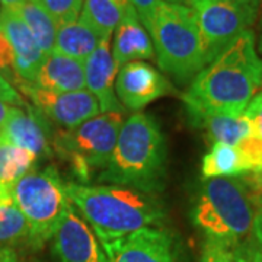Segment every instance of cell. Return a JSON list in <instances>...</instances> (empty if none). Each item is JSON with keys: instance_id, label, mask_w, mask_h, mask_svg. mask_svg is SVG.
Segmentation results:
<instances>
[{"instance_id": "cell-29", "label": "cell", "mask_w": 262, "mask_h": 262, "mask_svg": "<svg viewBox=\"0 0 262 262\" xmlns=\"http://www.w3.org/2000/svg\"><path fill=\"white\" fill-rule=\"evenodd\" d=\"M244 115L251 122L253 136L262 139V92H258L251 99Z\"/></svg>"}, {"instance_id": "cell-2", "label": "cell", "mask_w": 262, "mask_h": 262, "mask_svg": "<svg viewBox=\"0 0 262 262\" xmlns=\"http://www.w3.org/2000/svg\"><path fill=\"white\" fill-rule=\"evenodd\" d=\"M66 188L73 207L101 244L158 227L165 215L153 196L134 188L84 184H66Z\"/></svg>"}, {"instance_id": "cell-13", "label": "cell", "mask_w": 262, "mask_h": 262, "mask_svg": "<svg viewBox=\"0 0 262 262\" xmlns=\"http://www.w3.org/2000/svg\"><path fill=\"white\" fill-rule=\"evenodd\" d=\"M83 69L86 88L96 98L101 113H124L114 89L120 69L114 61L111 37L102 38L94 53L84 60Z\"/></svg>"}, {"instance_id": "cell-22", "label": "cell", "mask_w": 262, "mask_h": 262, "mask_svg": "<svg viewBox=\"0 0 262 262\" xmlns=\"http://www.w3.org/2000/svg\"><path fill=\"white\" fill-rule=\"evenodd\" d=\"M16 12L20 19L25 22L29 31L35 38L37 44L41 48V51L48 56L54 51L56 44V35L58 25L56 20L48 15L44 8L37 3L35 0H27L24 5H20Z\"/></svg>"}, {"instance_id": "cell-41", "label": "cell", "mask_w": 262, "mask_h": 262, "mask_svg": "<svg viewBox=\"0 0 262 262\" xmlns=\"http://www.w3.org/2000/svg\"><path fill=\"white\" fill-rule=\"evenodd\" d=\"M258 173H259V178H261V181H262V170L261 172H258Z\"/></svg>"}, {"instance_id": "cell-39", "label": "cell", "mask_w": 262, "mask_h": 262, "mask_svg": "<svg viewBox=\"0 0 262 262\" xmlns=\"http://www.w3.org/2000/svg\"><path fill=\"white\" fill-rule=\"evenodd\" d=\"M255 207H256V211H259V213H262V196L256 201V204H255Z\"/></svg>"}, {"instance_id": "cell-16", "label": "cell", "mask_w": 262, "mask_h": 262, "mask_svg": "<svg viewBox=\"0 0 262 262\" xmlns=\"http://www.w3.org/2000/svg\"><path fill=\"white\" fill-rule=\"evenodd\" d=\"M113 57L118 69L131 61L155 57L153 42L136 12L125 16L115 28Z\"/></svg>"}, {"instance_id": "cell-17", "label": "cell", "mask_w": 262, "mask_h": 262, "mask_svg": "<svg viewBox=\"0 0 262 262\" xmlns=\"http://www.w3.org/2000/svg\"><path fill=\"white\" fill-rule=\"evenodd\" d=\"M34 84L51 92H75L86 88L83 61L58 53L46 57Z\"/></svg>"}, {"instance_id": "cell-28", "label": "cell", "mask_w": 262, "mask_h": 262, "mask_svg": "<svg viewBox=\"0 0 262 262\" xmlns=\"http://www.w3.org/2000/svg\"><path fill=\"white\" fill-rule=\"evenodd\" d=\"M200 262H234L232 248L211 239H204Z\"/></svg>"}, {"instance_id": "cell-14", "label": "cell", "mask_w": 262, "mask_h": 262, "mask_svg": "<svg viewBox=\"0 0 262 262\" xmlns=\"http://www.w3.org/2000/svg\"><path fill=\"white\" fill-rule=\"evenodd\" d=\"M0 29L5 32L13 48L15 58L12 69L16 73V77L24 82L34 83L47 56L41 51L32 32L16 12L5 8L2 9Z\"/></svg>"}, {"instance_id": "cell-6", "label": "cell", "mask_w": 262, "mask_h": 262, "mask_svg": "<svg viewBox=\"0 0 262 262\" xmlns=\"http://www.w3.org/2000/svg\"><path fill=\"white\" fill-rule=\"evenodd\" d=\"M122 124L124 113H101L75 128L57 131L53 147L76 177L88 182L106 168Z\"/></svg>"}, {"instance_id": "cell-10", "label": "cell", "mask_w": 262, "mask_h": 262, "mask_svg": "<svg viewBox=\"0 0 262 262\" xmlns=\"http://www.w3.org/2000/svg\"><path fill=\"white\" fill-rule=\"evenodd\" d=\"M51 241L60 262H108L98 236L73 204L57 225Z\"/></svg>"}, {"instance_id": "cell-15", "label": "cell", "mask_w": 262, "mask_h": 262, "mask_svg": "<svg viewBox=\"0 0 262 262\" xmlns=\"http://www.w3.org/2000/svg\"><path fill=\"white\" fill-rule=\"evenodd\" d=\"M0 144L27 149L37 158L48 156L51 153V146L44 115L39 111H24L12 106L9 118L0 128Z\"/></svg>"}, {"instance_id": "cell-40", "label": "cell", "mask_w": 262, "mask_h": 262, "mask_svg": "<svg viewBox=\"0 0 262 262\" xmlns=\"http://www.w3.org/2000/svg\"><path fill=\"white\" fill-rule=\"evenodd\" d=\"M165 2H170V3H181V2H185V3H187L188 0H165Z\"/></svg>"}, {"instance_id": "cell-19", "label": "cell", "mask_w": 262, "mask_h": 262, "mask_svg": "<svg viewBox=\"0 0 262 262\" xmlns=\"http://www.w3.org/2000/svg\"><path fill=\"white\" fill-rule=\"evenodd\" d=\"M105 38L82 18L58 25L54 53L83 61L95 51Z\"/></svg>"}, {"instance_id": "cell-33", "label": "cell", "mask_w": 262, "mask_h": 262, "mask_svg": "<svg viewBox=\"0 0 262 262\" xmlns=\"http://www.w3.org/2000/svg\"><path fill=\"white\" fill-rule=\"evenodd\" d=\"M229 2H232L234 5L249 10V12H252L253 15H256V16H258L259 9H261L262 6V0H229Z\"/></svg>"}, {"instance_id": "cell-21", "label": "cell", "mask_w": 262, "mask_h": 262, "mask_svg": "<svg viewBox=\"0 0 262 262\" xmlns=\"http://www.w3.org/2000/svg\"><path fill=\"white\" fill-rule=\"evenodd\" d=\"M37 159L29 150L12 144H0V200L12 198L13 185L31 172Z\"/></svg>"}, {"instance_id": "cell-26", "label": "cell", "mask_w": 262, "mask_h": 262, "mask_svg": "<svg viewBox=\"0 0 262 262\" xmlns=\"http://www.w3.org/2000/svg\"><path fill=\"white\" fill-rule=\"evenodd\" d=\"M241 158L244 162L246 173L262 170V139L256 136H249L241 141L237 146Z\"/></svg>"}, {"instance_id": "cell-38", "label": "cell", "mask_w": 262, "mask_h": 262, "mask_svg": "<svg viewBox=\"0 0 262 262\" xmlns=\"http://www.w3.org/2000/svg\"><path fill=\"white\" fill-rule=\"evenodd\" d=\"M258 51L262 54V18L259 24V41H258Z\"/></svg>"}, {"instance_id": "cell-11", "label": "cell", "mask_w": 262, "mask_h": 262, "mask_svg": "<svg viewBox=\"0 0 262 262\" xmlns=\"http://www.w3.org/2000/svg\"><path fill=\"white\" fill-rule=\"evenodd\" d=\"M108 262H178L172 236L159 227L102 242Z\"/></svg>"}, {"instance_id": "cell-37", "label": "cell", "mask_w": 262, "mask_h": 262, "mask_svg": "<svg viewBox=\"0 0 262 262\" xmlns=\"http://www.w3.org/2000/svg\"><path fill=\"white\" fill-rule=\"evenodd\" d=\"M27 0H0V3H2V6L5 8V9H10V10H16L20 6V5H24Z\"/></svg>"}, {"instance_id": "cell-20", "label": "cell", "mask_w": 262, "mask_h": 262, "mask_svg": "<svg viewBox=\"0 0 262 262\" xmlns=\"http://www.w3.org/2000/svg\"><path fill=\"white\" fill-rule=\"evenodd\" d=\"M134 12L130 0H84L80 18L103 37H111L122 19Z\"/></svg>"}, {"instance_id": "cell-9", "label": "cell", "mask_w": 262, "mask_h": 262, "mask_svg": "<svg viewBox=\"0 0 262 262\" xmlns=\"http://www.w3.org/2000/svg\"><path fill=\"white\" fill-rule=\"evenodd\" d=\"M18 84L20 91L35 103L39 113L67 130L75 128L101 114L99 103L88 89L75 92H51L20 79H18Z\"/></svg>"}, {"instance_id": "cell-36", "label": "cell", "mask_w": 262, "mask_h": 262, "mask_svg": "<svg viewBox=\"0 0 262 262\" xmlns=\"http://www.w3.org/2000/svg\"><path fill=\"white\" fill-rule=\"evenodd\" d=\"M10 110H12V106H9L8 103L0 101V128H2V125L6 122V120L9 118Z\"/></svg>"}, {"instance_id": "cell-25", "label": "cell", "mask_w": 262, "mask_h": 262, "mask_svg": "<svg viewBox=\"0 0 262 262\" xmlns=\"http://www.w3.org/2000/svg\"><path fill=\"white\" fill-rule=\"evenodd\" d=\"M51 18L56 20L57 25H63L79 18L82 12L84 0H35Z\"/></svg>"}, {"instance_id": "cell-24", "label": "cell", "mask_w": 262, "mask_h": 262, "mask_svg": "<svg viewBox=\"0 0 262 262\" xmlns=\"http://www.w3.org/2000/svg\"><path fill=\"white\" fill-rule=\"evenodd\" d=\"M31 227L12 198L0 200V248H13L18 242L29 244Z\"/></svg>"}, {"instance_id": "cell-4", "label": "cell", "mask_w": 262, "mask_h": 262, "mask_svg": "<svg viewBox=\"0 0 262 262\" xmlns=\"http://www.w3.org/2000/svg\"><path fill=\"white\" fill-rule=\"evenodd\" d=\"M255 204L239 177L210 178L201 187L194 207V225L211 239L233 249L252 234Z\"/></svg>"}, {"instance_id": "cell-7", "label": "cell", "mask_w": 262, "mask_h": 262, "mask_svg": "<svg viewBox=\"0 0 262 262\" xmlns=\"http://www.w3.org/2000/svg\"><path fill=\"white\" fill-rule=\"evenodd\" d=\"M12 200L28 220L29 245L34 248L51 239L57 225L72 207L66 184L56 166L24 175L12 188Z\"/></svg>"}, {"instance_id": "cell-3", "label": "cell", "mask_w": 262, "mask_h": 262, "mask_svg": "<svg viewBox=\"0 0 262 262\" xmlns=\"http://www.w3.org/2000/svg\"><path fill=\"white\" fill-rule=\"evenodd\" d=\"M166 158V139L158 121L149 114H133L122 124L111 159L98 181L153 194L163 184Z\"/></svg>"}, {"instance_id": "cell-30", "label": "cell", "mask_w": 262, "mask_h": 262, "mask_svg": "<svg viewBox=\"0 0 262 262\" xmlns=\"http://www.w3.org/2000/svg\"><path fill=\"white\" fill-rule=\"evenodd\" d=\"M162 2L163 0H130L131 6L136 10L137 16L143 24V27H147V24H149L153 13H155V10Z\"/></svg>"}, {"instance_id": "cell-27", "label": "cell", "mask_w": 262, "mask_h": 262, "mask_svg": "<svg viewBox=\"0 0 262 262\" xmlns=\"http://www.w3.org/2000/svg\"><path fill=\"white\" fill-rule=\"evenodd\" d=\"M232 251L234 262H262V248L253 234L236 245Z\"/></svg>"}, {"instance_id": "cell-8", "label": "cell", "mask_w": 262, "mask_h": 262, "mask_svg": "<svg viewBox=\"0 0 262 262\" xmlns=\"http://www.w3.org/2000/svg\"><path fill=\"white\" fill-rule=\"evenodd\" d=\"M194 10L207 64L256 20V15L229 0H188Z\"/></svg>"}, {"instance_id": "cell-18", "label": "cell", "mask_w": 262, "mask_h": 262, "mask_svg": "<svg viewBox=\"0 0 262 262\" xmlns=\"http://www.w3.org/2000/svg\"><path fill=\"white\" fill-rule=\"evenodd\" d=\"M195 127L204 128L210 141L223 143L229 146H237L241 141L253 136L249 120L244 114L226 115V114H210L200 111H188Z\"/></svg>"}, {"instance_id": "cell-5", "label": "cell", "mask_w": 262, "mask_h": 262, "mask_svg": "<svg viewBox=\"0 0 262 262\" xmlns=\"http://www.w3.org/2000/svg\"><path fill=\"white\" fill-rule=\"evenodd\" d=\"M146 29L153 39L160 69L185 83L207 66L194 10L182 3L162 2Z\"/></svg>"}, {"instance_id": "cell-31", "label": "cell", "mask_w": 262, "mask_h": 262, "mask_svg": "<svg viewBox=\"0 0 262 262\" xmlns=\"http://www.w3.org/2000/svg\"><path fill=\"white\" fill-rule=\"evenodd\" d=\"M13 58H15L13 48L10 46L8 37L5 35V32L0 29V70L13 67Z\"/></svg>"}, {"instance_id": "cell-32", "label": "cell", "mask_w": 262, "mask_h": 262, "mask_svg": "<svg viewBox=\"0 0 262 262\" xmlns=\"http://www.w3.org/2000/svg\"><path fill=\"white\" fill-rule=\"evenodd\" d=\"M0 101L5 103H12V105H24V101L18 92L2 75H0Z\"/></svg>"}, {"instance_id": "cell-23", "label": "cell", "mask_w": 262, "mask_h": 262, "mask_svg": "<svg viewBox=\"0 0 262 262\" xmlns=\"http://www.w3.org/2000/svg\"><path fill=\"white\" fill-rule=\"evenodd\" d=\"M201 173L206 179L229 178L245 175L246 170L236 146L214 143L210 151L203 158Z\"/></svg>"}, {"instance_id": "cell-12", "label": "cell", "mask_w": 262, "mask_h": 262, "mask_svg": "<svg viewBox=\"0 0 262 262\" xmlns=\"http://www.w3.org/2000/svg\"><path fill=\"white\" fill-rule=\"evenodd\" d=\"M172 88L153 66L144 61H131L118 70L115 94L122 106L140 111L151 101L170 94Z\"/></svg>"}, {"instance_id": "cell-34", "label": "cell", "mask_w": 262, "mask_h": 262, "mask_svg": "<svg viewBox=\"0 0 262 262\" xmlns=\"http://www.w3.org/2000/svg\"><path fill=\"white\" fill-rule=\"evenodd\" d=\"M0 262H19V256L13 248H0Z\"/></svg>"}, {"instance_id": "cell-35", "label": "cell", "mask_w": 262, "mask_h": 262, "mask_svg": "<svg viewBox=\"0 0 262 262\" xmlns=\"http://www.w3.org/2000/svg\"><path fill=\"white\" fill-rule=\"evenodd\" d=\"M252 234L256 237V241L259 242L262 248V213H259V211H256V214H255Z\"/></svg>"}, {"instance_id": "cell-1", "label": "cell", "mask_w": 262, "mask_h": 262, "mask_svg": "<svg viewBox=\"0 0 262 262\" xmlns=\"http://www.w3.org/2000/svg\"><path fill=\"white\" fill-rule=\"evenodd\" d=\"M261 89L262 58L246 29L194 77L184 101L188 111L241 115Z\"/></svg>"}]
</instances>
